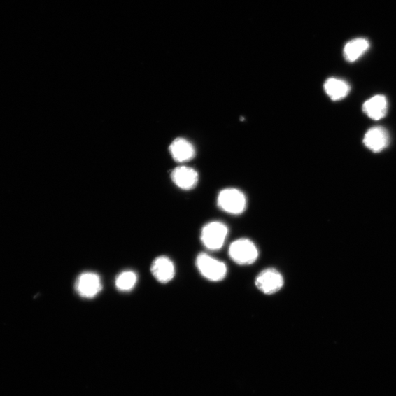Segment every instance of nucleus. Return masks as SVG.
Masks as SVG:
<instances>
[{"label":"nucleus","instance_id":"obj_1","mask_svg":"<svg viewBox=\"0 0 396 396\" xmlns=\"http://www.w3.org/2000/svg\"><path fill=\"white\" fill-rule=\"evenodd\" d=\"M228 253L232 260L241 266L253 264L258 257V250L255 243L248 239H240L234 241Z\"/></svg>","mask_w":396,"mask_h":396},{"label":"nucleus","instance_id":"obj_2","mask_svg":"<svg viewBox=\"0 0 396 396\" xmlns=\"http://www.w3.org/2000/svg\"><path fill=\"white\" fill-rule=\"evenodd\" d=\"M218 205L228 214L240 215L245 211L247 206L246 195L240 190L228 188L222 190L218 197Z\"/></svg>","mask_w":396,"mask_h":396},{"label":"nucleus","instance_id":"obj_3","mask_svg":"<svg viewBox=\"0 0 396 396\" xmlns=\"http://www.w3.org/2000/svg\"><path fill=\"white\" fill-rule=\"evenodd\" d=\"M196 264L201 275L210 281H221L227 275L226 265L206 253L198 255Z\"/></svg>","mask_w":396,"mask_h":396},{"label":"nucleus","instance_id":"obj_4","mask_svg":"<svg viewBox=\"0 0 396 396\" xmlns=\"http://www.w3.org/2000/svg\"><path fill=\"white\" fill-rule=\"evenodd\" d=\"M227 233V227L225 224L211 222L204 227L201 238L207 249L218 250L224 246Z\"/></svg>","mask_w":396,"mask_h":396},{"label":"nucleus","instance_id":"obj_5","mask_svg":"<svg viewBox=\"0 0 396 396\" xmlns=\"http://www.w3.org/2000/svg\"><path fill=\"white\" fill-rule=\"evenodd\" d=\"M284 280L281 274L276 269L269 268L262 271L255 280V285L267 295H275L281 290Z\"/></svg>","mask_w":396,"mask_h":396},{"label":"nucleus","instance_id":"obj_6","mask_svg":"<svg viewBox=\"0 0 396 396\" xmlns=\"http://www.w3.org/2000/svg\"><path fill=\"white\" fill-rule=\"evenodd\" d=\"M75 288L81 297L94 298L101 291L102 284L97 274L85 272L76 282Z\"/></svg>","mask_w":396,"mask_h":396},{"label":"nucleus","instance_id":"obj_7","mask_svg":"<svg viewBox=\"0 0 396 396\" xmlns=\"http://www.w3.org/2000/svg\"><path fill=\"white\" fill-rule=\"evenodd\" d=\"M390 142L388 132L383 127H375L370 129L365 134L363 143L374 153L384 150Z\"/></svg>","mask_w":396,"mask_h":396},{"label":"nucleus","instance_id":"obj_8","mask_svg":"<svg viewBox=\"0 0 396 396\" xmlns=\"http://www.w3.org/2000/svg\"><path fill=\"white\" fill-rule=\"evenodd\" d=\"M152 275L160 283H167L175 276V266L170 258L161 256L155 259L150 268Z\"/></svg>","mask_w":396,"mask_h":396},{"label":"nucleus","instance_id":"obj_9","mask_svg":"<svg viewBox=\"0 0 396 396\" xmlns=\"http://www.w3.org/2000/svg\"><path fill=\"white\" fill-rule=\"evenodd\" d=\"M171 178L174 184L181 190H190L197 185L198 174L188 167H178L173 171Z\"/></svg>","mask_w":396,"mask_h":396},{"label":"nucleus","instance_id":"obj_10","mask_svg":"<svg viewBox=\"0 0 396 396\" xmlns=\"http://www.w3.org/2000/svg\"><path fill=\"white\" fill-rule=\"evenodd\" d=\"M388 104L385 96L377 95L365 101L362 106L363 112L370 118L379 120L386 117Z\"/></svg>","mask_w":396,"mask_h":396},{"label":"nucleus","instance_id":"obj_11","mask_svg":"<svg viewBox=\"0 0 396 396\" xmlns=\"http://www.w3.org/2000/svg\"><path fill=\"white\" fill-rule=\"evenodd\" d=\"M169 149L173 158L178 162L191 160L195 155V149L192 144L183 139H176Z\"/></svg>","mask_w":396,"mask_h":396},{"label":"nucleus","instance_id":"obj_12","mask_svg":"<svg viewBox=\"0 0 396 396\" xmlns=\"http://www.w3.org/2000/svg\"><path fill=\"white\" fill-rule=\"evenodd\" d=\"M370 43L367 39L356 38L348 42L344 49V55L348 62H355L368 51Z\"/></svg>","mask_w":396,"mask_h":396},{"label":"nucleus","instance_id":"obj_13","mask_svg":"<svg viewBox=\"0 0 396 396\" xmlns=\"http://www.w3.org/2000/svg\"><path fill=\"white\" fill-rule=\"evenodd\" d=\"M326 94L333 101L344 99L350 92V85L344 80L337 78H330L325 83Z\"/></svg>","mask_w":396,"mask_h":396},{"label":"nucleus","instance_id":"obj_14","mask_svg":"<svg viewBox=\"0 0 396 396\" xmlns=\"http://www.w3.org/2000/svg\"><path fill=\"white\" fill-rule=\"evenodd\" d=\"M138 282V277L132 271H125L120 274L115 281V285L121 292H129Z\"/></svg>","mask_w":396,"mask_h":396}]
</instances>
